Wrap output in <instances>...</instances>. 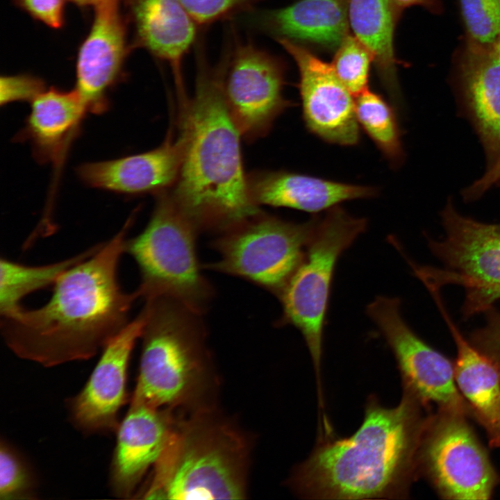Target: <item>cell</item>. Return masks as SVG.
<instances>
[{
	"label": "cell",
	"mask_w": 500,
	"mask_h": 500,
	"mask_svg": "<svg viewBox=\"0 0 500 500\" xmlns=\"http://www.w3.org/2000/svg\"><path fill=\"white\" fill-rule=\"evenodd\" d=\"M139 373L131 403L176 412L214 406L217 377L201 314L166 297L145 299Z\"/></svg>",
	"instance_id": "cell-5"
},
{
	"label": "cell",
	"mask_w": 500,
	"mask_h": 500,
	"mask_svg": "<svg viewBox=\"0 0 500 500\" xmlns=\"http://www.w3.org/2000/svg\"><path fill=\"white\" fill-rule=\"evenodd\" d=\"M349 0H297L276 9L246 12L241 22L276 40H287L335 51L349 35Z\"/></svg>",
	"instance_id": "cell-17"
},
{
	"label": "cell",
	"mask_w": 500,
	"mask_h": 500,
	"mask_svg": "<svg viewBox=\"0 0 500 500\" xmlns=\"http://www.w3.org/2000/svg\"><path fill=\"white\" fill-rule=\"evenodd\" d=\"M276 41L297 64L303 119L307 129L331 144H357L360 130L355 101L331 64L302 44L287 40Z\"/></svg>",
	"instance_id": "cell-13"
},
{
	"label": "cell",
	"mask_w": 500,
	"mask_h": 500,
	"mask_svg": "<svg viewBox=\"0 0 500 500\" xmlns=\"http://www.w3.org/2000/svg\"><path fill=\"white\" fill-rule=\"evenodd\" d=\"M76 5L82 8H86L89 6H94L101 0H71Z\"/></svg>",
	"instance_id": "cell-36"
},
{
	"label": "cell",
	"mask_w": 500,
	"mask_h": 500,
	"mask_svg": "<svg viewBox=\"0 0 500 500\" xmlns=\"http://www.w3.org/2000/svg\"><path fill=\"white\" fill-rule=\"evenodd\" d=\"M401 16L390 0H349V24L355 36L371 52L378 79L394 106L400 88L394 38Z\"/></svg>",
	"instance_id": "cell-24"
},
{
	"label": "cell",
	"mask_w": 500,
	"mask_h": 500,
	"mask_svg": "<svg viewBox=\"0 0 500 500\" xmlns=\"http://www.w3.org/2000/svg\"><path fill=\"white\" fill-rule=\"evenodd\" d=\"M67 0H13L29 16L47 26L59 29L65 23Z\"/></svg>",
	"instance_id": "cell-33"
},
{
	"label": "cell",
	"mask_w": 500,
	"mask_h": 500,
	"mask_svg": "<svg viewBox=\"0 0 500 500\" xmlns=\"http://www.w3.org/2000/svg\"><path fill=\"white\" fill-rule=\"evenodd\" d=\"M499 229L500 230V224H497Z\"/></svg>",
	"instance_id": "cell-37"
},
{
	"label": "cell",
	"mask_w": 500,
	"mask_h": 500,
	"mask_svg": "<svg viewBox=\"0 0 500 500\" xmlns=\"http://www.w3.org/2000/svg\"><path fill=\"white\" fill-rule=\"evenodd\" d=\"M196 50L194 93L181 108L183 158L169 192L199 232L218 233L260 210L249 194L241 135L224 99L225 58L211 66L202 43Z\"/></svg>",
	"instance_id": "cell-3"
},
{
	"label": "cell",
	"mask_w": 500,
	"mask_h": 500,
	"mask_svg": "<svg viewBox=\"0 0 500 500\" xmlns=\"http://www.w3.org/2000/svg\"><path fill=\"white\" fill-rule=\"evenodd\" d=\"M484 326L469 335L472 344L500 370V312L493 307L485 311Z\"/></svg>",
	"instance_id": "cell-32"
},
{
	"label": "cell",
	"mask_w": 500,
	"mask_h": 500,
	"mask_svg": "<svg viewBox=\"0 0 500 500\" xmlns=\"http://www.w3.org/2000/svg\"><path fill=\"white\" fill-rule=\"evenodd\" d=\"M86 112L75 89H45L31 101L24 126L15 139L28 142L39 162L58 167L77 136Z\"/></svg>",
	"instance_id": "cell-22"
},
{
	"label": "cell",
	"mask_w": 500,
	"mask_h": 500,
	"mask_svg": "<svg viewBox=\"0 0 500 500\" xmlns=\"http://www.w3.org/2000/svg\"><path fill=\"white\" fill-rule=\"evenodd\" d=\"M355 104L359 125L390 165L398 167L403 160V150L394 106L369 88L356 96Z\"/></svg>",
	"instance_id": "cell-26"
},
{
	"label": "cell",
	"mask_w": 500,
	"mask_h": 500,
	"mask_svg": "<svg viewBox=\"0 0 500 500\" xmlns=\"http://www.w3.org/2000/svg\"><path fill=\"white\" fill-rule=\"evenodd\" d=\"M500 181V153L490 164L485 174L463 192L467 200L479 197L490 188Z\"/></svg>",
	"instance_id": "cell-34"
},
{
	"label": "cell",
	"mask_w": 500,
	"mask_h": 500,
	"mask_svg": "<svg viewBox=\"0 0 500 500\" xmlns=\"http://www.w3.org/2000/svg\"><path fill=\"white\" fill-rule=\"evenodd\" d=\"M396 12L401 16L403 11L411 6H420L433 12L439 11L438 0H390Z\"/></svg>",
	"instance_id": "cell-35"
},
{
	"label": "cell",
	"mask_w": 500,
	"mask_h": 500,
	"mask_svg": "<svg viewBox=\"0 0 500 500\" xmlns=\"http://www.w3.org/2000/svg\"><path fill=\"white\" fill-rule=\"evenodd\" d=\"M367 314L390 347L402 380L403 390L423 404L458 411L473 419L455 379L454 362L419 338L404 321L398 298L377 297Z\"/></svg>",
	"instance_id": "cell-12"
},
{
	"label": "cell",
	"mask_w": 500,
	"mask_h": 500,
	"mask_svg": "<svg viewBox=\"0 0 500 500\" xmlns=\"http://www.w3.org/2000/svg\"><path fill=\"white\" fill-rule=\"evenodd\" d=\"M176 412L131 403L115 431L110 465L114 494L131 498L147 471L153 467L171 435Z\"/></svg>",
	"instance_id": "cell-16"
},
{
	"label": "cell",
	"mask_w": 500,
	"mask_h": 500,
	"mask_svg": "<svg viewBox=\"0 0 500 500\" xmlns=\"http://www.w3.org/2000/svg\"><path fill=\"white\" fill-rule=\"evenodd\" d=\"M183 151L180 135H168L158 147L109 160L85 162L78 167L79 178L91 188L127 196L159 193L174 185Z\"/></svg>",
	"instance_id": "cell-19"
},
{
	"label": "cell",
	"mask_w": 500,
	"mask_h": 500,
	"mask_svg": "<svg viewBox=\"0 0 500 500\" xmlns=\"http://www.w3.org/2000/svg\"><path fill=\"white\" fill-rule=\"evenodd\" d=\"M144 323L142 312L102 349V353L81 391L69 401L70 417L84 433L115 432L118 414L127 399L128 364Z\"/></svg>",
	"instance_id": "cell-15"
},
{
	"label": "cell",
	"mask_w": 500,
	"mask_h": 500,
	"mask_svg": "<svg viewBox=\"0 0 500 500\" xmlns=\"http://www.w3.org/2000/svg\"><path fill=\"white\" fill-rule=\"evenodd\" d=\"M431 407L403 390L399 403L368 399L363 421L351 436L321 438L295 467L288 483L311 499H404L419 477L417 458Z\"/></svg>",
	"instance_id": "cell-2"
},
{
	"label": "cell",
	"mask_w": 500,
	"mask_h": 500,
	"mask_svg": "<svg viewBox=\"0 0 500 500\" xmlns=\"http://www.w3.org/2000/svg\"><path fill=\"white\" fill-rule=\"evenodd\" d=\"M226 65L224 99L241 136L249 140L266 135L291 102L283 95L286 66L280 58L232 31L223 49Z\"/></svg>",
	"instance_id": "cell-11"
},
{
	"label": "cell",
	"mask_w": 500,
	"mask_h": 500,
	"mask_svg": "<svg viewBox=\"0 0 500 500\" xmlns=\"http://www.w3.org/2000/svg\"><path fill=\"white\" fill-rule=\"evenodd\" d=\"M36 481L28 462L4 439L0 443L1 500L34 499Z\"/></svg>",
	"instance_id": "cell-28"
},
{
	"label": "cell",
	"mask_w": 500,
	"mask_h": 500,
	"mask_svg": "<svg viewBox=\"0 0 500 500\" xmlns=\"http://www.w3.org/2000/svg\"><path fill=\"white\" fill-rule=\"evenodd\" d=\"M122 0H101L94 8L92 25L76 61V88L88 112L101 114L110 106L108 94L123 78L128 44Z\"/></svg>",
	"instance_id": "cell-14"
},
{
	"label": "cell",
	"mask_w": 500,
	"mask_h": 500,
	"mask_svg": "<svg viewBox=\"0 0 500 500\" xmlns=\"http://www.w3.org/2000/svg\"><path fill=\"white\" fill-rule=\"evenodd\" d=\"M44 81L28 74L3 76L0 81L1 106L15 101H32L45 90Z\"/></svg>",
	"instance_id": "cell-31"
},
{
	"label": "cell",
	"mask_w": 500,
	"mask_h": 500,
	"mask_svg": "<svg viewBox=\"0 0 500 500\" xmlns=\"http://www.w3.org/2000/svg\"><path fill=\"white\" fill-rule=\"evenodd\" d=\"M331 66L340 81L356 97L368 89L373 56L355 35H347L338 49Z\"/></svg>",
	"instance_id": "cell-27"
},
{
	"label": "cell",
	"mask_w": 500,
	"mask_h": 500,
	"mask_svg": "<svg viewBox=\"0 0 500 500\" xmlns=\"http://www.w3.org/2000/svg\"><path fill=\"white\" fill-rule=\"evenodd\" d=\"M262 0H181L198 26L206 27L217 21L248 12Z\"/></svg>",
	"instance_id": "cell-30"
},
{
	"label": "cell",
	"mask_w": 500,
	"mask_h": 500,
	"mask_svg": "<svg viewBox=\"0 0 500 500\" xmlns=\"http://www.w3.org/2000/svg\"><path fill=\"white\" fill-rule=\"evenodd\" d=\"M199 231L180 209L170 192L158 193L144 229L126 240L125 252L136 262L139 298L166 297L203 314L213 296L196 253Z\"/></svg>",
	"instance_id": "cell-6"
},
{
	"label": "cell",
	"mask_w": 500,
	"mask_h": 500,
	"mask_svg": "<svg viewBox=\"0 0 500 500\" xmlns=\"http://www.w3.org/2000/svg\"><path fill=\"white\" fill-rule=\"evenodd\" d=\"M249 194L258 206L286 207L310 213L340 203L369 198L377 190L369 186L342 183L287 171H260L247 176Z\"/></svg>",
	"instance_id": "cell-20"
},
{
	"label": "cell",
	"mask_w": 500,
	"mask_h": 500,
	"mask_svg": "<svg viewBox=\"0 0 500 500\" xmlns=\"http://www.w3.org/2000/svg\"><path fill=\"white\" fill-rule=\"evenodd\" d=\"M465 413L437 408L428 417L417 458L424 477L444 499H490L500 476Z\"/></svg>",
	"instance_id": "cell-9"
},
{
	"label": "cell",
	"mask_w": 500,
	"mask_h": 500,
	"mask_svg": "<svg viewBox=\"0 0 500 500\" xmlns=\"http://www.w3.org/2000/svg\"><path fill=\"white\" fill-rule=\"evenodd\" d=\"M498 1H499V5H500V0H498Z\"/></svg>",
	"instance_id": "cell-38"
},
{
	"label": "cell",
	"mask_w": 500,
	"mask_h": 500,
	"mask_svg": "<svg viewBox=\"0 0 500 500\" xmlns=\"http://www.w3.org/2000/svg\"><path fill=\"white\" fill-rule=\"evenodd\" d=\"M135 212L92 255L65 272L43 306L21 307L1 317V333L18 357L53 367L95 356L129 322L136 291H124L118 281Z\"/></svg>",
	"instance_id": "cell-1"
},
{
	"label": "cell",
	"mask_w": 500,
	"mask_h": 500,
	"mask_svg": "<svg viewBox=\"0 0 500 500\" xmlns=\"http://www.w3.org/2000/svg\"><path fill=\"white\" fill-rule=\"evenodd\" d=\"M365 218L336 206L319 218L305 257L277 297L283 308L278 324H290L302 334L322 392L323 333L331 286L338 260L367 228Z\"/></svg>",
	"instance_id": "cell-7"
},
{
	"label": "cell",
	"mask_w": 500,
	"mask_h": 500,
	"mask_svg": "<svg viewBox=\"0 0 500 500\" xmlns=\"http://www.w3.org/2000/svg\"><path fill=\"white\" fill-rule=\"evenodd\" d=\"M446 232L443 240H428L434 255L444 269L408 262L422 281L439 287L447 283L462 286L465 299L462 308L468 317L493 307L500 299V230L465 217L449 202L442 213Z\"/></svg>",
	"instance_id": "cell-10"
},
{
	"label": "cell",
	"mask_w": 500,
	"mask_h": 500,
	"mask_svg": "<svg viewBox=\"0 0 500 500\" xmlns=\"http://www.w3.org/2000/svg\"><path fill=\"white\" fill-rule=\"evenodd\" d=\"M250 441L214 406L177 412L140 494L147 499H242Z\"/></svg>",
	"instance_id": "cell-4"
},
{
	"label": "cell",
	"mask_w": 500,
	"mask_h": 500,
	"mask_svg": "<svg viewBox=\"0 0 500 500\" xmlns=\"http://www.w3.org/2000/svg\"><path fill=\"white\" fill-rule=\"evenodd\" d=\"M455 342L457 387L476 420L484 429L490 447L500 448V370L459 331L449 317L440 292L432 294Z\"/></svg>",
	"instance_id": "cell-21"
},
{
	"label": "cell",
	"mask_w": 500,
	"mask_h": 500,
	"mask_svg": "<svg viewBox=\"0 0 500 500\" xmlns=\"http://www.w3.org/2000/svg\"><path fill=\"white\" fill-rule=\"evenodd\" d=\"M102 243L58 262L31 266L0 260V315L8 316L22 307L21 301L32 292L53 285L68 269L92 255Z\"/></svg>",
	"instance_id": "cell-25"
},
{
	"label": "cell",
	"mask_w": 500,
	"mask_h": 500,
	"mask_svg": "<svg viewBox=\"0 0 500 500\" xmlns=\"http://www.w3.org/2000/svg\"><path fill=\"white\" fill-rule=\"evenodd\" d=\"M133 29L134 47L144 48L172 69L179 101L187 100L183 61L195 44L197 25L181 0H122Z\"/></svg>",
	"instance_id": "cell-18"
},
{
	"label": "cell",
	"mask_w": 500,
	"mask_h": 500,
	"mask_svg": "<svg viewBox=\"0 0 500 500\" xmlns=\"http://www.w3.org/2000/svg\"><path fill=\"white\" fill-rule=\"evenodd\" d=\"M460 79L466 108L490 164L500 153V39L485 47L467 44Z\"/></svg>",
	"instance_id": "cell-23"
},
{
	"label": "cell",
	"mask_w": 500,
	"mask_h": 500,
	"mask_svg": "<svg viewBox=\"0 0 500 500\" xmlns=\"http://www.w3.org/2000/svg\"><path fill=\"white\" fill-rule=\"evenodd\" d=\"M319 217L296 223L259 212L218 233L206 268L248 280L277 297L303 260Z\"/></svg>",
	"instance_id": "cell-8"
},
{
	"label": "cell",
	"mask_w": 500,
	"mask_h": 500,
	"mask_svg": "<svg viewBox=\"0 0 500 500\" xmlns=\"http://www.w3.org/2000/svg\"><path fill=\"white\" fill-rule=\"evenodd\" d=\"M467 29V44L485 47L500 39L498 0H458Z\"/></svg>",
	"instance_id": "cell-29"
}]
</instances>
